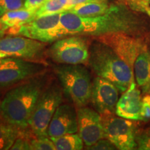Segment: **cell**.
I'll list each match as a JSON object with an SVG mask.
<instances>
[{
	"label": "cell",
	"mask_w": 150,
	"mask_h": 150,
	"mask_svg": "<svg viewBox=\"0 0 150 150\" xmlns=\"http://www.w3.org/2000/svg\"><path fill=\"white\" fill-rule=\"evenodd\" d=\"M144 20L124 6L112 5L107 13L95 17H82L65 11L61 13L59 31L61 37L71 35L97 37L122 32L137 37L146 32Z\"/></svg>",
	"instance_id": "6da1fadb"
},
{
	"label": "cell",
	"mask_w": 150,
	"mask_h": 150,
	"mask_svg": "<svg viewBox=\"0 0 150 150\" xmlns=\"http://www.w3.org/2000/svg\"><path fill=\"white\" fill-rule=\"evenodd\" d=\"M45 88V80L38 76L10 90L0 103L1 117L18 129L27 128Z\"/></svg>",
	"instance_id": "7a4b0ae2"
},
{
	"label": "cell",
	"mask_w": 150,
	"mask_h": 150,
	"mask_svg": "<svg viewBox=\"0 0 150 150\" xmlns=\"http://www.w3.org/2000/svg\"><path fill=\"white\" fill-rule=\"evenodd\" d=\"M88 64L97 76L110 81L122 93L134 81V70L109 47L97 40L90 47Z\"/></svg>",
	"instance_id": "3957f363"
},
{
	"label": "cell",
	"mask_w": 150,
	"mask_h": 150,
	"mask_svg": "<svg viewBox=\"0 0 150 150\" xmlns=\"http://www.w3.org/2000/svg\"><path fill=\"white\" fill-rule=\"evenodd\" d=\"M63 91L79 108L91 102L92 86L91 74L82 65H63L54 67Z\"/></svg>",
	"instance_id": "277c9868"
},
{
	"label": "cell",
	"mask_w": 150,
	"mask_h": 150,
	"mask_svg": "<svg viewBox=\"0 0 150 150\" xmlns=\"http://www.w3.org/2000/svg\"><path fill=\"white\" fill-rule=\"evenodd\" d=\"M71 35L54 41L47 55L52 61L63 65L88 64L90 47L85 38Z\"/></svg>",
	"instance_id": "5b68a950"
},
{
	"label": "cell",
	"mask_w": 150,
	"mask_h": 150,
	"mask_svg": "<svg viewBox=\"0 0 150 150\" xmlns=\"http://www.w3.org/2000/svg\"><path fill=\"white\" fill-rule=\"evenodd\" d=\"M63 102V91L56 83L43 90L29 121L35 136H48L47 129L54 112Z\"/></svg>",
	"instance_id": "8992f818"
},
{
	"label": "cell",
	"mask_w": 150,
	"mask_h": 150,
	"mask_svg": "<svg viewBox=\"0 0 150 150\" xmlns=\"http://www.w3.org/2000/svg\"><path fill=\"white\" fill-rule=\"evenodd\" d=\"M46 70L43 63L5 57L0 59V88H6L40 76Z\"/></svg>",
	"instance_id": "52a82bcc"
},
{
	"label": "cell",
	"mask_w": 150,
	"mask_h": 150,
	"mask_svg": "<svg viewBox=\"0 0 150 150\" xmlns=\"http://www.w3.org/2000/svg\"><path fill=\"white\" fill-rule=\"evenodd\" d=\"M61 13L49 15L33 19L20 27L12 28L6 31L10 35H18L47 43L61 38L59 22Z\"/></svg>",
	"instance_id": "ba28073f"
},
{
	"label": "cell",
	"mask_w": 150,
	"mask_h": 150,
	"mask_svg": "<svg viewBox=\"0 0 150 150\" xmlns=\"http://www.w3.org/2000/svg\"><path fill=\"white\" fill-rule=\"evenodd\" d=\"M102 115L105 138H107L117 149H136V130L133 122L125 118L116 117L114 114Z\"/></svg>",
	"instance_id": "9c48e42d"
},
{
	"label": "cell",
	"mask_w": 150,
	"mask_h": 150,
	"mask_svg": "<svg viewBox=\"0 0 150 150\" xmlns=\"http://www.w3.org/2000/svg\"><path fill=\"white\" fill-rule=\"evenodd\" d=\"M45 42L18 35H11L0 39V54L5 57L43 63Z\"/></svg>",
	"instance_id": "30bf717a"
},
{
	"label": "cell",
	"mask_w": 150,
	"mask_h": 150,
	"mask_svg": "<svg viewBox=\"0 0 150 150\" xmlns=\"http://www.w3.org/2000/svg\"><path fill=\"white\" fill-rule=\"evenodd\" d=\"M95 38L97 41L109 47L133 70L137 56L147 46L140 37L122 32L107 33Z\"/></svg>",
	"instance_id": "8fae6325"
},
{
	"label": "cell",
	"mask_w": 150,
	"mask_h": 150,
	"mask_svg": "<svg viewBox=\"0 0 150 150\" xmlns=\"http://www.w3.org/2000/svg\"><path fill=\"white\" fill-rule=\"evenodd\" d=\"M119 99V90L112 82L97 76L92 86L91 102L101 115L115 114Z\"/></svg>",
	"instance_id": "7c38bea8"
},
{
	"label": "cell",
	"mask_w": 150,
	"mask_h": 150,
	"mask_svg": "<svg viewBox=\"0 0 150 150\" xmlns=\"http://www.w3.org/2000/svg\"><path fill=\"white\" fill-rule=\"evenodd\" d=\"M78 134L86 147L105 138L102 115L96 110L82 106L77 110Z\"/></svg>",
	"instance_id": "4fadbf2b"
},
{
	"label": "cell",
	"mask_w": 150,
	"mask_h": 150,
	"mask_svg": "<svg viewBox=\"0 0 150 150\" xmlns=\"http://www.w3.org/2000/svg\"><path fill=\"white\" fill-rule=\"evenodd\" d=\"M78 133L77 110L72 105L61 104L54 112L47 129L49 137Z\"/></svg>",
	"instance_id": "5bb4252c"
},
{
	"label": "cell",
	"mask_w": 150,
	"mask_h": 150,
	"mask_svg": "<svg viewBox=\"0 0 150 150\" xmlns=\"http://www.w3.org/2000/svg\"><path fill=\"white\" fill-rule=\"evenodd\" d=\"M142 99L141 92L137 88L134 81L118 99L115 114L117 116L130 120H141Z\"/></svg>",
	"instance_id": "9a60e30c"
},
{
	"label": "cell",
	"mask_w": 150,
	"mask_h": 150,
	"mask_svg": "<svg viewBox=\"0 0 150 150\" xmlns=\"http://www.w3.org/2000/svg\"><path fill=\"white\" fill-rule=\"evenodd\" d=\"M134 71L137 85L141 88L142 93L150 94V52L147 46L137 56Z\"/></svg>",
	"instance_id": "2e32d148"
},
{
	"label": "cell",
	"mask_w": 150,
	"mask_h": 150,
	"mask_svg": "<svg viewBox=\"0 0 150 150\" xmlns=\"http://www.w3.org/2000/svg\"><path fill=\"white\" fill-rule=\"evenodd\" d=\"M36 11L22 8L11 11L0 18V25L3 31L20 27L35 18Z\"/></svg>",
	"instance_id": "e0dca14e"
},
{
	"label": "cell",
	"mask_w": 150,
	"mask_h": 150,
	"mask_svg": "<svg viewBox=\"0 0 150 150\" xmlns=\"http://www.w3.org/2000/svg\"><path fill=\"white\" fill-rule=\"evenodd\" d=\"M111 6L112 5L108 4L105 1L88 2L75 5L67 11L82 17H95L105 14L110 10Z\"/></svg>",
	"instance_id": "ac0fdd59"
},
{
	"label": "cell",
	"mask_w": 150,
	"mask_h": 150,
	"mask_svg": "<svg viewBox=\"0 0 150 150\" xmlns=\"http://www.w3.org/2000/svg\"><path fill=\"white\" fill-rule=\"evenodd\" d=\"M57 150H81L84 142L78 133L65 134L58 137H50Z\"/></svg>",
	"instance_id": "d6986e66"
},
{
	"label": "cell",
	"mask_w": 150,
	"mask_h": 150,
	"mask_svg": "<svg viewBox=\"0 0 150 150\" xmlns=\"http://www.w3.org/2000/svg\"><path fill=\"white\" fill-rule=\"evenodd\" d=\"M70 0H48L36 11L35 18L49 15L61 13L72 8Z\"/></svg>",
	"instance_id": "ffe728a7"
},
{
	"label": "cell",
	"mask_w": 150,
	"mask_h": 150,
	"mask_svg": "<svg viewBox=\"0 0 150 150\" xmlns=\"http://www.w3.org/2000/svg\"><path fill=\"white\" fill-rule=\"evenodd\" d=\"M18 128L11 125L0 124V149H10L18 137Z\"/></svg>",
	"instance_id": "44dd1931"
},
{
	"label": "cell",
	"mask_w": 150,
	"mask_h": 150,
	"mask_svg": "<svg viewBox=\"0 0 150 150\" xmlns=\"http://www.w3.org/2000/svg\"><path fill=\"white\" fill-rule=\"evenodd\" d=\"M31 150H56L55 145L47 136H38L30 140Z\"/></svg>",
	"instance_id": "7402d4cb"
},
{
	"label": "cell",
	"mask_w": 150,
	"mask_h": 150,
	"mask_svg": "<svg viewBox=\"0 0 150 150\" xmlns=\"http://www.w3.org/2000/svg\"><path fill=\"white\" fill-rule=\"evenodd\" d=\"M24 0H0V18L11 11L23 8Z\"/></svg>",
	"instance_id": "603a6c76"
},
{
	"label": "cell",
	"mask_w": 150,
	"mask_h": 150,
	"mask_svg": "<svg viewBox=\"0 0 150 150\" xmlns=\"http://www.w3.org/2000/svg\"><path fill=\"white\" fill-rule=\"evenodd\" d=\"M136 141L139 150H150V135L147 131L137 133Z\"/></svg>",
	"instance_id": "cb8c5ba5"
},
{
	"label": "cell",
	"mask_w": 150,
	"mask_h": 150,
	"mask_svg": "<svg viewBox=\"0 0 150 150\" xmlns=\"http://www.w3.org/2000/svg\"><path fill=\"white\" fill-rule=\"evenodd\" d=\"M86 149L91 150H114L117 149V148L107 138H102L93 145L87 147Z\"/></svg>",
	"instance_id": "d4e9b609"
},
{
	"label": "cell",
	"mask_w": 150,
	"mask_h": 150,
	"mask_svg": "<svg viewBox=\"0 0 150 150\" xmlns=\"http://www.w3.org/2000/svg\"><path fill=\"white\" fill-rule=\"evenodd\" d=\"M141 120L148 121L150 120V94H145L142 99Z\"/></svg>",
	"instance_id": "484cf974"
},
{
	"label": "cell",
	"mask_w": 150,
	"mask_h": 150,
	"mask_svg": "<svg viewBox=\"0 0 150 150\" xmlns=\"http://www.w3.org/2000/svg\"><path fill=\"white\" fill-rule=\"evenodd\" d=\"M11 150H31L30 141L24 138L18 137L11 147Z\"/></svg>",
	"instance_id": "4316f807"
},
{
	"label": "cell",
	"mask_w": 150,
	"mask_h": 150,
	"mask_svg": "<svg viewBox=\"0 0 150 150\" xmlns=\"http://www.w3.org/2000/svg\"><path fill=\"white\" fill-rule=\"evenodd\" d=\"M48 0H24L23 8L36 11Z\"/></svg>",
	"instance_id": "83f0119b"
},
{
	"label": "cell",
	"mask_w": 150,
	"mask_h": 150,
	"mask_svg": "<svg viewBox=\"0 0 150 150\" xmlns=\"http://www.w3.org/2000/svg\"><path fill=\"white\" fill-rule=\"evenodd\" d=\"M72 6L80 4L88 3V2H99V1H104L105 0H70Z\"/></svg>",
	"instance_id": "f1b7e54d"
},
{
	"label": "cell",
	"mask_w": 150,
	"mask_h": 150,
	"mask_svg": "<svg viewBox=\"0 0 150 150\" xmlns=\"http://www.w3.org/2000/svg\"><path fill=\"white\" fill-rule=\"evenodd\" d=\"M142 3L140 4V7H141L142 11H145L146 13L148 15V16L150 18V6H149L147 4L148 2H146V1H142Z\"/></svg>",
	"instance_id": "f546056e"
},
{
	"label": "cell",
	"mask_w": 150,
	"mask_h": 150,
	"mask_svg": "<svg viewBox=\"0 0 150 150\" xmlns=\"http://www.w3.org/2000/svg\"><path fill=\"white\" fill-rule=\"evenodd\" d=\"M140 1H146V2H148L150 4V0H140Z\"/></svg>",
	"instance_id": "4dcf8cb0"
},
{
	"label": "cell",
	"mask_w": 150,
	"mask_h": 150,
	"mask_svg": "<svg viewBox=\"0 0 150 150\" xmlns=\"http://www.w3.org/2000/svg\"><path fill=\"white\" fill-rule=\"evenodd\" d=\"M147 132H148V134H149L150 135V129H148V130H147Z\"/></svg>",
	"instance_id": "1f68e13d"
},
{
	"label": "cell",
	"mask_w": 150,
	"mask_h": 150,
	"mask_svg": "<svg viewBox=\"0 0 150 150\" xmlns=\"http://www.w3.org/2000/svg\"><path fill=\"white\" fill-rule=\"evenodd\" d=\"M1 120H0V124H1Z\"/></svg>",
	"instance_id": "d6a6232c"
}]
</instances>
